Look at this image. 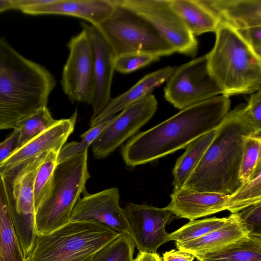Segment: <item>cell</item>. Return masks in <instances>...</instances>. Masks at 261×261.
<instances>
[{"mask_svg": "<svg viewBox=\"0 0 261 261\" xmlns=\"http://www.w3.org/2000/svg\"><path fill=\"white\" fill-rule=\"evenodd\" d=\"M77 113L58 120L50 127L18 148L0 165V172L6 171L50 150L59 152L73 132Z\"/></svg>", "mask_w": 261, "mask_h": 261, "instance_id": "cell-16", "label": "cell"}, {"mask_svg": "<svg viewBox=\"0 0 261 261\" xmlns=\"http://www.w3.org/2000/svg\"><path fill=\"white\" fill-rule=\"evenodd\" d=\"M157 107L155 97L150 94L113 116L111 122L91 144L94 158L102 159L109 156L152 118Z\"/></svg>", "mask_w": 261, "mask_h": 261, "instance_id": "cell-11", "label": "cell"}, {"mask_svg": "<svg viewBox=\"0 0 261 261\" xmlns=\"http://www.w3.org/2000/svg\"><path fill=\"white\" fill-rule=\"evenodd\" d=\"M217 129L211 130L190 143L185 152L177 160L173 174L174 190L182 188L216 134Z\"/></svg>", "mask_w": 261, "mask_h": 261, "instance_id": "cell-25", "label": "cell"}, {"mask_svg": "<svg viewBox=\"0 0 261 261\" xmlns=\"http://www.w3.org/2000/svg\"><path fill=\"white\" fill-rule=\"evenodd\" d=\"M167 82L164 97L180 110L222 94L209 72L206 55L175 69Z\"/></svg>", "mask_w": 261, "mask_h": 261, "instance_id": "cell-9", "label": "cell"}, {"mask_svg": "<svg viewBox=\"0 0 261 261\" xmlns=\"http://www.w3.org/2000/svg\"><path fill=\"white\" fill-rule=\"evenodd\" d=\"M114 8L113 0H50L48 3L19 9L30 15L58 14L75 17L97 26L108 18Z\"/></svg>", "mask_w": 261, "mask_h": 261, "instance_id": "cell-18", "label": "cell"}, {"mask_svg": "<svg viewBox=\"0 0 261 261\" xmlns=\"http://www.w3.org/2000/svg\"><path fill=\"white\" fill-rule=\"evenodd\" d=\"M130 229V236L140 252L157 253L158 249L167 242V224L175 216L165 207L145 204H127L124 209Z\"/></svg>", "mask_w": 261, "mask_h": 261, "instance_id": "cell-13", "label": "cell"}, {"mask_svg": "<svg viewBox=\"0 0 261 261\" xmlns=\"http://www.w3.org/2000/svg\"><path fill=\"white\" fill-rule=\"evenodd\" d=\"M260 150V134L248 136L245 138L240 171L242 185L252 178L258 165L261 163Z\"/></svg>", "mask_w": 261, "mask_h": 261, "instance_id": "cell-31", "label": "cell"}, {"mask_svg": "<svg viewBox=\"0 0 261 261\" xmlns=\"http://www.w3.org/2000/svg\"><path fill=\"white\" fill-rule=\"evenodd\" d=\"M135 244L126 233H120L85 261H134Z\"/></svg>", "mask_w": 261, "mask_h": 261, "instance_id": "cell-28", "label": "cell"}, {"mask_svg": "<svg viewBox=\"0 0 261 261\" xmlns=\"http://www.w3.org/2000/svg\"><path fill=\"white\" fill-rule=\"evenodd\" d=\"M246 106L240 104L228 112L182 188L230 195L242 185L240 171L245 138L260 134L255 129Z\"/></svg>", "mask_w": 261, "mask_h": 261, "instance_id": "cell-2", "label": "cell"}, {"mask_svg": "<svg viewBox=\"0 0 261 261\" xmlns=\"http://www.w3.org/2000/svg\"><path fill=\"white\" fill-rule=\"evenodd\" d=\"M230 106L229 97L221 95L181 110L129 139L121 149L124 162L133 168L187 147L203 135L217 129Z\"/></svg>", "mask_w": 261, "mask_h": 261, "instance_id": "cell-1", "label": "cell"}, {"mask_svg": "<svg viewBox=\"0 0 261 261\" xmlns=\"http://www.w3.org/2000/svg\"><path fill=\"white\" fill-rule=\"evenodd\" d=\"M148 21L175 52L194 56L198 42L169 0H116Z\"/></svg>", "mask_w": 261, "mask_h": 261, "instance_id": "cell-10", "label": "cell"}, {"mask_svg": "<svg viewBox=\"0 0 261 261\" xmlns=\"http://www.w3.org/2000/svg\"><path fill=\"white\" fill-rule=\"evenodd\" d=\"M13 9L12 0H0V13Z\"/></svg>", "mask_w": 261, "mask_h": 261, "instance_id": "cell-40", "label": "cell"}, {"mask_svg": "<svg viewBox=\"0 0 261 261\" xmlns=\"http://www.w3.org/2000/svg\"><path fill=\"white\" fill-rule=\"evenodd\" d=\"M247 234L234 213L228 216V221L222 227L198 239L176 242V246L178 250L189 253L198 258Z\"/></svg>", "mask_w": 261, "mask_h": 261, "instance_id": "cell-21", "label": "cell"}, {"mask_svg": "<svg viewBox=\"0 0 261 261\" xmlns=\"http://www.w3.org/2000/svg\"><path fill=\"white\" fill-rule=\"evenodd\" d=\"M113 116L91 127L88 130L82 134L81 135L80 141H72L64 144L58 153L57 164L88 150L90 145H91L102 130L111 122Z\"/></svg>", "mask_w": 261, "mask_h": 261, "instance_id": "cell-32", "label": "cell"}, {"mask_svg": "<svg viewBox=\"0 0 261 261\" xmlns=\"http://www.w3.org/2000/svg\"><path fill=\"white\" fill-rule=\"evenodd\" d=\"M56 85L44 66L30 60L0 38V130L47 107Z\"/></svg>", "mask_w": 261, "mask_h": 261, "instance_id": "cell-3", "label": "cell"}, {"mask_svg": "<svg viewBox=\"0 0 261 261\" xmlns=\"http://www.w3.org/2000/svg\"><path fill=\"white\" fill-rule=\"evenodd\" d=\"M225 23L237 31L261 25V0H201Z\"/></svg>", "mask_w": 261, "mask_h": 261, "instance_id": "cell-20", "label": "cell"}, {"mask_svg": "<svg viewBox=\"0 0 261 261\" xmlns=\"http://www.w3.org/2000/svg\"><path fill=\"white\" fill-rule=\"evenodd\" d=\"M228 217H216L190 221L176 230L169 233L167 241L182 242L195 240L224 225Z\"/></svg>", "mask_w": 261, "mask_h": 261, "instance_id": "cell-29", "label": "cell"}, {"mask_svg": "<svg viewBox=\"0 0 261 261\" xmlns=\"http://www.w3.org/2000/svg\"><path fill=\"white\" fill-rule=\"evenodd\" d=\"M235 214L248 234L261 236V203L250 205Z\"/></svg>", "mask_w": 261, "mask_h": 261, "instance_id": "cell-34", "label": "cell"}, {"mask_svg": "<svg viewBox=\"0 0 261 261\" xmlns=\"http://www.w3.org/2000/svg\"><path fill=\"white\" fill-rule=\"evenodd\" d=\"M79 198L71 213V221H98L118 233L130 236L129 225L124 210L119 205V189L112 187Z\"/></svg>", "mask_w": 261, "mask_h": 261, "instance_id": "cell-14", "label": "cell"}, {"mask_svg": "<svg viewBox=\"0 0 261 261\" xmlns=\"http://www.w3.org/2000/svg\"><path fill=\"white\" fill-rule=\"evenodd\" d=\"M174 70V67L168 66L146 74L126 92L111 98L97 116L91 118L90 126L104 121L130 105L151 94L155 88L167 81Z\"/></svg>", "mask_w": 261, "mask_h": 261, "instance_id": "cell-19", "label": "cell"}, {"mask_svg": "<svg viewBox=\"0 0 261 261\" xmlns=\"http://www.w3.org/2000/svg\"><path fill=\"white\" fill-rule=\"evenodd\" d=\"M159 59L158 56L142 52L124 53L116 56L115 70L123 74L130 73Z\"/></svg>", "mask_w": 261, "mask_h": 261, "instance_id": "cell-33", "label": "cell"}, {"mask_svg": "<svg viewBox=\"0 0 261 261\" xmlns=\"http://www.w3.org/2000/svg\"><path fill=\"white\" fill-rule=\"evenodd\" d=\"M119 234L96 220L70 221L50 233L37 234L25 261H85Z\"/></svg>", "mask_w": 261, "mask_h": 261, "instance_id": "cell-5", "label": "cell"}, {"mask_svg": "<svg viewBox=\"0 0 261 261\" xmlns=\"http://www.w3.org/2000/svg\"><path fill=\"white\" fill-rule=\"evenodd\" d=\"M199 261H202V260H199Z\"/></svg>", "mask_w": 261, "mask_h": 261, "instance_id": "cell-41", "label": "cell"}, {"mask_svg": "<svg viewBox=\"0 0 261 261\" xmlns=\"http://www.w3.org/2000/svg\"><path fill=\"white\" fill-rule=\"evenodd\" d=\"M61 80L63 91L72 102L89 101L93 84L94 53L86 32L72 37Z\"/></svg>", "mask_w": 261, "mask_h": 261, "instance_id": "cell-12", "label": "cell"}, {"mask_svg": "<svg viewBox=\"0 0 261 261\" xmlns=\"http://www.w3.org/2000/svg\"><path fill=\"white\" fill-rule=\"evenodd\" d=\"M80 24L89 38L94 53L93 84L88 102L93 109L91 118H93L112 98L111 90L116 55L96 27L85 22Z\"/></svg>", "mask_w": 261, "mask_h": 261, "instance_id": "cell-15", "label": "cell"}, {"mask_svg": "<svg viewBox=\"0 0 261 261\" xmlns=\"http://www.w3.org/2000/svg\"><path fill=\"white\" fill-rule=\"evenodd\" d=\"M216 40L207 54L209 72L223 95L252 94L261 89V57L241 34L221 22Z\"/></svg>", "mask_w": 261, "mask_h": 261, "instance_id": "cell-4", "label": "cell"}, {"mask_svg": "<svg viewBox=\"0 0 261 261\" xmlns=\"http://www.w3.org/2000/svg\"><path fill=\"white\" fill-rule=\"evenodd\" d=\"M134 261H162L160 255L157 253L139 252Z\"/></svg>", "mask_w": 261, "mask_h": 261, "instance_id": "cell-39", "label": "cell"}, {"mask_svg": "<svg viewBox=\"0 0 261 261\" xmlns=\"http://www.w3.org/2000/svg\"><path fill=\"white\" fill-rule=\"evenodd\" d=\"M9 213L3 177L0 172V261H25Z\"/></svg>", "mask_w": 261, "mask_h": 261, "instance_id": "cell-23", "label": "cell"}, {"mask_svg": "<svg viewBox=\"0 0 261 261\" xmlns=\"http://www.w3.org/2000/svg\"><path fill=\"white\" fill-rule=\"evenodd\" d=\"M48 152L1 172L9 213L25 258L32 251L37 234L34 197V179Z\"/></svg>", "mask_w": 261, "mask_h": 261, "instance_id": "cell-8", "label": "cell"}, {"mask_svg": "<svg viewBox=\"0 0 261 261\" xmlns=\"http://www.w3.org/2000/svg\"><path fill=\"white\" fill-rule=\"evenodd\" d=\"M246 108L255 129L261 133V90L251 94Z\"/></svg>", "mask_w": 261, "mask_h": 261, "instance_id": "cell-35", "label": "cell"}, {"mask_svg": "<svg viewBox=\"0 0 261 261\" xmlns=\"http://www.w3.org/2000/svg\"><path fill=\"white\" fill-rule=\"evenodd\" d=\"M18 138L19 132L14 129L8 138L0 143V165L19 148Z\"/></svg>", "mask_w": 261, "mask_h": 261, "instance_id": "cell-37", "label": "cell"}, {"mask_svg": "<svg viewBox=\"0 0 261 261\" xmlns=\"http://www.w3.org/2000/svg\"><path fill=\"white\" fill-rule=\"evenodd\" d=\"M59 152L49 151L36 173L34 181L35 211L48 196L51 188L54 172L57 165Z\"/></svg>", "mask_w": 261, "mask_h": 261, "instance_id": "cell-30", "label": "cell"}, {"mask_svg": "<svg viewBox=\"0 0 261 261\" xmlns=\"http://www.w3.org/2000/svg\"><path fill=\"white\" fill-rule=\"evenodd\" d=\"M258 203H261V163L258 165L248 181L228 195L226 210L234 214Z\"/></svg>", "mask_w": 261, "mask_h": 261, "instance_id": "cell-26", "label": "cell"}, {"mask_svg": "<svg viewBox=\"0 0 261 261\" xmlns=\"http://www.w3.org/2000/svg\"><path fill=\"white\" fill-rule=\"evenodd\" d=\"M228 195L181 188L174 190L165 207L176 217L190 221L226 210Z\"/></svg>", "mask_w": 261, "mask_h": 261, "instance_id": "cell-17", "label": "cell"}, {"mask_svg": "<svg viewBox=\"0 0 261 261\" xmlns=\"http://www.w3.org/2000/svg\"><path fill=\"white\" fill-rule=\"evenodd\" d=\"M169 3L194 36L215 32L221 23L219 17L201 0H169Z\"/></svg>", "mask_w": 261, "mask_h": 261, "instance_id": "cell-22", "label": "cell"}, {"mask_svg": "<svg viewBox=\"0 0 261 261\" xmlns=\"http://www.w3.org/2000/svg\"><path fill=\"white\" fill-rule=\"evenodd\" d=\"M191 254L179 250L172 249L163 254L162 261H194Z\"/></svg>", "mask_w": 261, "mask_h": 261, "instance_id": "cell-38", "label": "cell"}, {"mask_svg": "<svg viewBox=\"0 0 261 261\" xmlns=\"http://www.w3.org/2000/svg\"><path fill=\"white\" fill-rule=\"evenodd\" d=\"M88 150L57 164L46 199L35 211L37 234L44 235L70 221L72 210L90 177Z\"/></svg>", "mask_w": 261, "mask_h": 261, "instance_id": "cell-6", "label": "cell"}, {"mask_svg": "<svg viewBox=\"0 0 261 261\" xmlns=\"http://www.w3.org/2000/svg\"><path fill=\"white\" fill-rule=\"evenodd\" d=\"M111 15L98 25L114 53L117 56L129 52H142L159 57L175 52L156 30L133 10L113 0Z\"/></svg>", "mask_w": 261, "mask_h": 261, "instance_id": "cell-7", "label": "cell"}, {"mask_svg": "<svg viewBox=\"0 0 261 261\" xmlns=\"http://www.w3.org/2000/svg\"><path fill=\"white\" fill-rule=\"evenodd\" d=\"M57 120L53 118L47 107L41 108L21 119L14 128L19 132L18 147L50 127Z\"/></svg>", "mask_w": 261, "mask_h": 261, "instance_id": "cell-27", "label": "cell"}, {"mask_svg": "<svg viewBox=\"0 0 261 261\" xmlns=\"http://www.w3.org/2000/svg\"><path fill=\"white\" fill-rule=\"evenodd\" d=\"M238 31L255 53L261 57V25Z\"/></svg>", "mask_w": 261, "mask_h": 261, "instance_id": "cell-36", "label": "cell"}, {"mask_svg": "<svg viewBox=\"0 0 261 261\" xmlns=\"http://www.w3.org/2000/svg\"><path fill=\"white\" fill-rule=\"evenodd\" d=\"M197 259L202 261H261V236L247 234Z\"/></svg>", "mask_w": 261, "mask_h": 261, "instance_id": "cell-24", "label": "cell"}]
</instances>
